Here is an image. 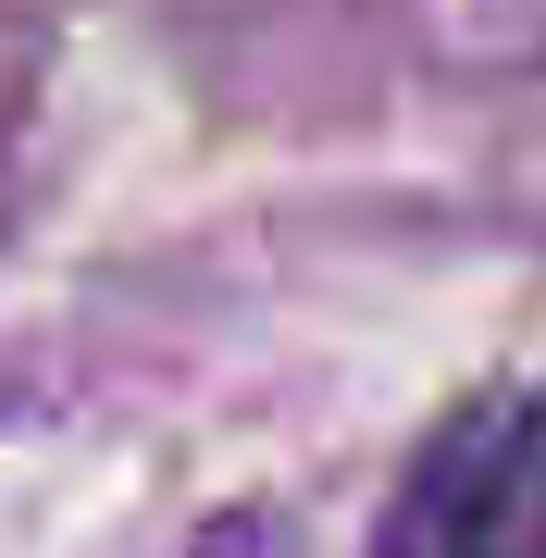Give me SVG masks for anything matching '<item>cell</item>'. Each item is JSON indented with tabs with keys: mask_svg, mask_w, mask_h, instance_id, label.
Returning a JSON list of instances; mask_svg holds the SVG:
<instances>
[{
	"mask_svg": "<svg viewBox=\"0 0 546 558\" xmlns=\"http://www.w3.org/2000/svg\"><path fill=\"white\" fill-rule=\"evenodd\" d=\"M385 558H546V373L435 435Z\"/></svg>",
	"mask_w": 546,
	"mask_h": 558,
	"instance_id": "obj_1",
	"label": "cell"
}]
</instances>
